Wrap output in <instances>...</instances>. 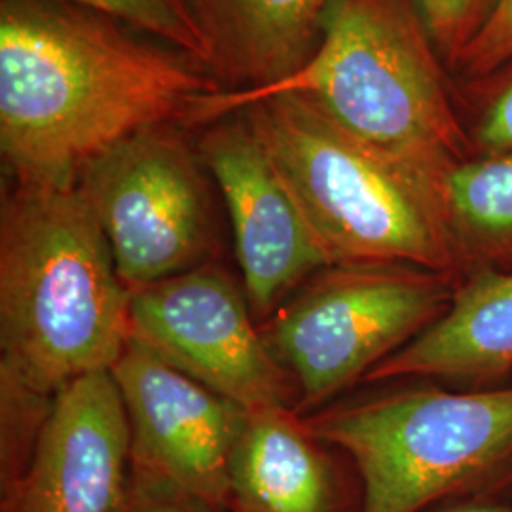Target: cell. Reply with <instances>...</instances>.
<instances>
[{
  "label": "cell",
  "mask_w": 512,
  "mask_h": 512,
  "mask_svg": "<svg viewBox=\"0 0 512 512\" xmlns=\"http://www.w3.org/2000/svg\"><path fill=\"white\" fill-rule=\"evenodd\" d=\"M363 480L361 512H420L512 469V387L421 385L302 416Z\"/></svg>",
  "instance_id": "5b68a950"
},
{
  "label": "cell",
  "mask_w": 512,
  "mask_h": 512,
  "mask_svg": "<svg viewBox=\"0 0 512 512\" xmlns=\"http://www.w3.org/2000/svg\"><path fill=\"white\" fill-rule=\"evenodd\" d=\"M131 473V435L110 372L57 391L29 469L4 512H116Z\"/></svg>",
  "instance_id": "8fae6325"
},
{
  "label": "cell",
  "mask_w": 512,
  "mask_h": 512,
  "mask_svg": "<svg viewBox=\"0 0 512 512\" xmlns=\"http://www.w3.org/2000/svg\"><path fill=\"white\" fill-rule=\"evenodd\" d=\"M446 69L414 0H332L321 40L296 73L262 90L205 95L184 129L298 95L351 137L433 169L476 156Z\"/></svg>",
  "instance_id": "3957f363"
},
{
  "label": "cell",
  "mask_w": 512,
  "mask_h": 512,
  "mask_svg": "<svg viewBox=\"0 0 512 512\" xmlns=\"http://www.w3.org/2000/svg\"><path fill=\"white\" fill-rule=\"evenodd\" d=\"M439 512H512V505L499 503V501H473V503H461L454 507H446Z\"/></svg>",
  "instance_id": "7402d4cb"
},
{
  "label": "cell",
  "mask_w": 512,
  "mask_h": 512,
  "mask_svg": "<svg viewBox=\"0 0 512 512\" xmlns=\"http://www.w3.org/2000/svg\"><path fill=\"white\" fill-rule=\"evenodd\" d=\"M425 171L463 275L512 272V148Z\"/></svg>",
  "instance_id": "9a60e30c"
},
{
  "label": "cell",
  "mask_w": 512,
  "mask_h": 512,
  "mask_svg": "<svg viewBox=\"0 0 512 512\" xmlns=\"http://www.w3.org/2000/svg\"><path fill=\"white\" fill-rule=\"evenodd\" d=\"M129 340L247 412L296 410V385L266 346L243 283L217 260L129 289Z\"/></svg>",
  "instance_id": "ba28073f"
},
{
  "label": "cell",
  "mask_w": 512,
  "mask_h": 512,
  "mask_svg": "<svg viewBox=\"0 0 512 512\" xmlns=\"http://www.w3.org/2000/svg\"><path fill=\"white\" fill-rule=\"evenodd\" d=\"M323 446L291 406L249 412L228 467V507L336 512V478Z\"/></svg>",
  "instance_id": "5bb4252c"
},
{
  "label": "cell",
  "mask_w": 512,
  "mask_h": 512,
  "mask_svg": "<svg viewBox=\"0 0 512 512\" xmlns=\"http://www.w3.org/2000/svg\"><path fill=\"white\" fill-rule=\"evenodd\" d=\"M198 131L196 145L232 226L241 283L262 325L329 258L241 110Z\"/></svg>",
  "instance_id": "9c48e42d"
},
{
  "label": "cell",
  "mask_w": 512,
  "mask_h": 512,
  "mask_svg": "<svg viewBox=\"0 0 512 512\" xmlns=\"http://www.w3.org/2000/svg\"><path fill=\"white\" fill-rule=\"evenodd\" d=\"M110 374L128 416L131 467L226 509L230 458L249 412L133 340Z\"/></svg>",
  "instance_id": "30bf717a"
},
{
  "label": "cell",
  "mask_w": 512,
  "mask_h": 512,
  "mask_svg": "<svg viewBox=\"0 0 512 512\" xmlns=\"http://www.w3.org/2000/svg\"><path fill=\"white\" fill-rule=\"evenodd\" d=\"M188 55L63 0H0V154L18 183L73 186L141 129L222 92Z\"/></svg>",
  "instance_id": "6da1fadb"
},
{
  "label": "cell",
  "mask_w": 512,
  "mask_h": 512,
  "mask_svg": "<svg viewBox=\"0 0 512 512\" xmlns=\"http://www.w3.org/2000/svg\"><path fill=\"white\" fill-rule=\"evenodd\" d=\"M192 133L177 124L141 129L80 173L129 289L217 260L213 179Z\"/></svg>",
  "instance_id": "52a82bcc"
},
{
  "label": "cell",
  "mask_w": 512,
  "mask_h": 512,
  "mask_svg": "<svg viewBox=\"0 0 512 512\" xmlns=\"http://www.w3.org/2000/svg\"><path fill=\"white\" fill-rule=\"evenodd\" d=\"M448 69L459 59L494 10L495 0H414Z\"/></svg>",
  "instance_id": "ac0fdd59"
},
{
  "label": "cell",
  "mask_w": 512,
  "mask_h": 512,
  "mask_svg": "<svg viewBox=\"0 0 512 512\" xmlns=\"http://www.w3.org/2000/svg\"><path fill=\"white\" fill-rule=\"evenodd\" d=\"M459 279L408 264H332L260 325L311 414L401 351L448 310Z\"/></svg>",
  "instance_id": "8992f818"
},
{
  "label": "cell",
  "mask_w": 512,
  "mask_h": 512,
  "mask_svg": "<svg viewBox=\"0 0 512 512\" xmlns=\"http://www.w3.org/2000/svg\"><path fill=\"white\" fill-rule=\"evenodd\" d=\"M512 374V272L475 270L456 285L448 310L365 382L452 380L482 385Z\"/></svg>",
  "instance_id": "7c38bea8"
},
{
  "label": "cell",
  "mask_w": 512,
  "mask_h": 512,
  "mask_svg": "<svg viewBox=\"0 0 512 512\" xmlns=\"http://www.w3.org/2000/svg\"><path fill=\"white\" fill-rule=\"evenodd\" d=\"M129 342V287L78 184L18 183L0 211V368L40 393L110 372Z\"/></svg>",
  "instance_id": "7a4b0ae2"
},
{
  "label": "cell",
  "mask_w": 512,
  "mask_h": 512,
  "mask_svg": "<svg viewBox=\"0 0 512 512\" xmlns=\"http://www.w3.org/2000/svg\"><path fill=\"white\" fill-rule=\"evenodd\" d=\"M105 14L188 55L211 74V54L190 0H63ZM213 76V74H211ZM215 78V76H213Z\"/></svg>",
  "instance_id": "e0dca14e"
},
{
  "label": "cell",
  "mask_w": 512,
  "mask_h": 512,
  "mask_svg": "<svg viewBox=\"0 0 512 512\" xmlns=\"http://www.w3.org/2000/svg\"><path fill=\"white\" fill-rule=\"evenodd\" d=\"M55 395H46L0 368V473L2 511L12 503L29 469Z\"/></svg>",
  "instance_id": "2e32d148"
},
{
  "label": "cell",
  "mask_w": 512,
  "mask_h": 512,
  "mask_svg": "<svg viewBox=\"0 0 512 512\" xmlns=\"http://www.w3.org/2000/svg\"><path fill=\"white\" fill-rule=\"evenodd\" d=\"M512 63V0H495L494 10L461 55L458 73L480 80Z\"/></svg>",
  "instance_id": "ffe728a7"
},
{
  "label": "cell",
  "mask_w": 512,
  "mask_h": 512,
  "mask_svg": "<svg viewBox=\"0 0 512 512\" xmlns=\"http://www.w3.org/2000/svg\"><path fill=\"white\" fill-rule=\"evenodd\" d=\"M332 264L463 270L425 169L336 128L298 95L241 109Z\"/></svg>",
  "instance_id": "277c9868"
},
{
  "label": "cell",
  "mask_w": 512,
  "mask_h": 512,
  "mask_svg": "<svg viewBox=\"0 0 512 512\" xmlns=\"http://www.w3.org/2000/svg\"><path fill=\"white\" fill-rule=\"evenodd\" d=\"M116 512H220L200 497L184 492L160 476L133 469Z\"/></svg>",
  "instance_id": "44dd1931"
},
{
  "label": "cell",
  "mask_w": 512,
  "mask_h": 512,
  "mask_svg": "<svg viewBox=\"0 0 512 512\" xmlns=\"http://www.w3.org/2000/svg\"><path fill=\"white\" fill-rule=\"evenodd\" d=\"M480 82L488 92L478 97L471 124L467 126L476 154H497L512 148V63Z\"/></svg>",
  "instance_id": "d6986e66"
},
{
  "label": "cell",
  "mask_w": 512,
  "mask_h": 512,
  "mask_svg": "<svg viewBox=\"0 0 512 512\" xmlns=\"http://www.w3.org/2000/svg\"><path fill=\"white\" fill-rule=\"evenodd\" d=\"M224 90H262L315 52L332 0H190Z\"/></svg>",
  "instance_id": "4fadbf2b"
}]
</instances>
